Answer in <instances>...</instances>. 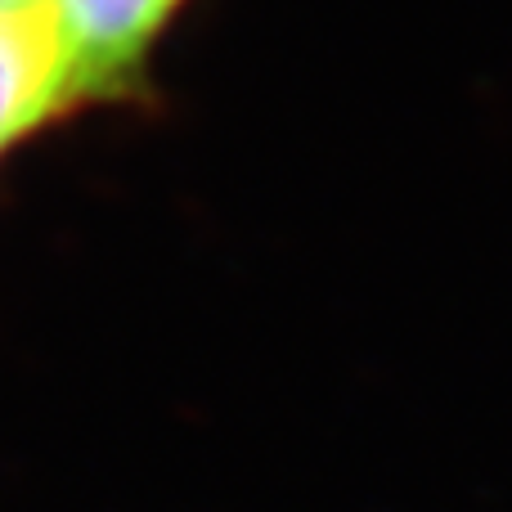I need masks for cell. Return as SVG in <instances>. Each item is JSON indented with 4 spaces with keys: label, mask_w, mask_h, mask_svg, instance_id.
<instances>
[{
    "label": "cell",
    "mask_w": 512,
    "mask_h": 512,
    "mask_svg": "<svg viewBox=\"0 0 512 512\" xmlns=\"http://www.w3.org/2000/svg\"><path fill=\"white\" fill-rule=\"evenodd\" d=\"M189 0H54L86 108L140 95L149 59Z\"/></svg>",
    "instance_id": "6da1fadb"
},
{
    "label": "cell",
    "mask_w": 512,
    "mask_h": 512,
    "mask_svg": "<svg viewBox=\"0 0 512 512\" xmlns=\"http://www.w3.org/2000/svg\"><path fill=\"white\" fill-rule=\"evenodd\" d=\"M77 113H86V99L59 23L0 9V158Z\"/></svg>",
    "instance_id": "7a4b0ae2"
}]
</instances>
